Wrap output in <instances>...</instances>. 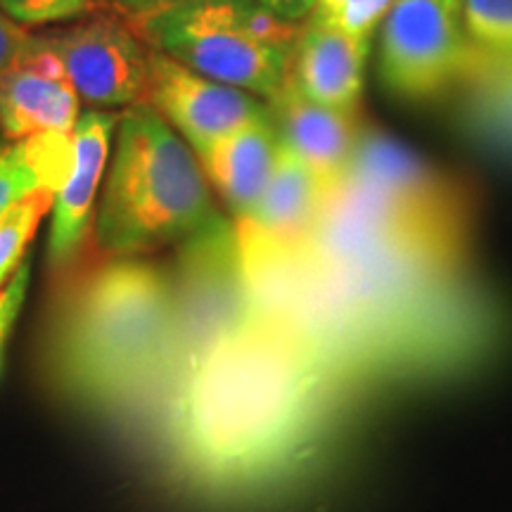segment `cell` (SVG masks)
I'll return each instance as SVG.
<instances>
[{
	"instance_id": "1",
	"label": "cell",
	"mask_w": 512,
	"mask_h": 512,
	"mask_svg": "<svg viewBox=\"0 0 512 512\" xmlns=\"http://www.w3.org/2000/svg\"><path fill=\"white\" fill-rule=\"evenodd\" d=\"M323 396V368L309 339L252 316L164 396L166 451L200 489L261 486L304 456Z\"/></svg>"
},
{
	"instance_id": "2",
	"label": "cell",
	"mask_w": 512,
	"mask_h": 512,
	"mask_svg": "<svg viewBox=\"0 0 512 512\" xmlns=\"http://www.w3.org/2000/svg\"><path fill=\"white\" fill-rule=\"evenodd\" d=\"M174 278L150 261L119 256L64 299L53 342L60 387L98 408L162 396L174 347Z\"/></svg>"
},
{
	"instance_id": "3",
	"label": "cell",
	"mask_w": 512,
	"mask_h": 512,
	"mask_svg": "<svg viewBox=\"0 0 512 512\" xmlns=\"http://www.w3.org/2000/svg\"><path fill=\"white\" fill-rule=\"evenodd\" d=\"M114 133L112 166L95 214V238L107 254H143L226 223L200 159L150 102L126 107Z\"/></svg>"
},
{
	"instance_id": "4",
	"label": "cell",
	"mask_w": 512,
	"mask_h": 512,
	"mask_svg": "<svg viewBox=\"0 0 512 512\" xmlns=\"http://www.w3.org/2000/svg\"><path fill=\"white\" fill-rule=\"evenodd\" d=\"M133 29L145 46L192 72L264 98L290 72L292 50L259 41L247 29L238 0H200L133 22Z\"/></svg>"
},
{
	"instance_id": "5",
	"label": "cell",
	"mask_w": 512,
	"mask_h": 512,
	"mask_svg": "<svg viewBox=\"0 0 512 512\" xmlns=\"http://www.w3.org/2000/svg\"><path fill=\"white\" fill-rule=\"evenodd\" d=\"M475 53L460 0H396L382 19L380 79L403 100L437 98L472 67Z\"/></svg>"
},
{
	"instance_id": "6",
	"label": "cell",
	"mask_w": 512,
	"mask_h": 512,
	"mask_svg": "<svg viewBox=\"0 0 512 512\" xmlns=\"http://www.w3.org/2000/svg\"><path fill=\"white\" fill-rule=\"evenodd\" d=\"M43 43L60 57L76 93L93 107H131L145 100L150 48L112 12L86 15Z\"/></svg>"
},
{
	"instance_id": "7",
	"label": "cell",
	"mask_w": 512,
	"mask_h": 512,
	"mask_svg": "<svg viewBox=\"0 0 512 512\" xmlns=\"http://www.w3.org/2000/svg\"><path fill=\"white\" fill-rule=\"evenodd\" d=\"M145 98L195 155L268 112L252 93L211 81L152 48Z\"/></svg>"
},
{
	"instance_id": "8",
	"label": "cell",
	"mask_w": 512,
	"mask_h": 512,
	"mask_svg": "<svg viewBox=\"0 0 512 512\" xmlns=\"http://www.w3.org/2000/svg\"><path fill=\"white\" fill-rule=\"evenodd\" d=\"M278 140L297 155L330 195L342 188L354 166L361 133L356 112L332 110L297 91L290 76L268 98Z\"/></svg>"
},
{
	"instance_id": "9",
	"label": "cell",
	"mask_w": 512,
	"mask_h": 512,
	"mask_svg": "<svg viewBox=\"0 0 512 512\" xmlns=\"http://www.w3.org/2000/svg\"><path fill=\"white\" fill-rule=\"evenodd\" d=\"M79 100L62 60L38 38L27 57L0 74V131L8 143L38 133H72Z\"/></svg>"
},
{
	"instance_id": "10",
	"label": "cell",
	"mask_w": 512,
	"mask_h": 512,
	"mask_svg": "<svg viewBox=\"0 0 512 512\" xmlns=\"http://www.w3.org/2000/svg\"><path fill=\"white\" fill-rule=\"evenodd\" d=\"M117 121L114 114L102 110H88L76 119L72 131V169L55 195V216L50 228L48 252L50 261L57 266L67 264L86 238Z\"/></svg>"
},
{
	"instance_id": "11",
	"label": "cell",
	"mask_w": 512,
	"mask_h": 512,
	"mask_svg": "<svg viewBox=\"0 0 512 512\" xmlns=\"http://www.w3.org/2000/svg\"><path fill=\"white\" fill-rule=\"evenodd\" d=\"M370 38L306 24L290 55V81L297 91L332 110L356 112L366 79Z\"/></svg>"
},
{
	"instance_id": "12",
	"label": "cell",
	"mask_w": 512,
	"mask_h": 512,
	"mask_svg": "<svg viewBox=\"0 0 512 512\" xmlns=\"http://www.w3.org/2000/svg\"><path fill=\"white\" fill-rule=\"evenodd\" d=\"M278 131L271 112L249 121L197 152L207 181L238 219H247L264 195L278 157Z\"/></svg>"
},
{
	"instance_id": "13",
	"label": "cell",
	"mask_w": 512,
	"mask_h": 512,
	"mask_svg": "<svg viewBox=\"0 0 512 512\" xmlns=\"http://www.w3.org/2000/svg\"><path fill=\"white\" fill-rule=\"evenodd\" d=\"M328 200L330 192L325 185L280 143L271 181L252 216L240 221V228L275 245L302 247L316 233Z\"/></svg>"
},
{
	"instance_id": "14",
	"label": "cell",
	"mask_w": 512,
	"mask_h": 512,
	"mask_svg": "<svg viewBox=\"0 0 512 512\" xmlns=\"http://www.w3.org/2000/svg\"><path fill=\"white\" fill-rule=\"evenodd\" d=\"M72 169V133H38L0 150V219L41 190L55 195Z\"/></svg>"
},
{
	"instance_id": "15",
	"label": "cell",
	"mask_w": 512,
	"mask_h": 512,
	"mask_svg": "<svg viewBox=\"0 0 512 512\" xmlns=\"http://www.w3.org/2000/svg\"><path fill=\"white\" fill-rule=\"evenodd\" d=\"M55 207V192L41 190L15 204L0 219V290L24 264L29 242L34 240L38 226L46 219L48 211Z\"/></svg>"
},
{
	"instance_id": "16",
	"label": "cell",
	"mask_w": 512,
	"mask_h": 512,
	"mask_svg": "<svg viewBox=\"0 0 512 512\" xmlns=\"http://www.w3.org/2000/svg\"><path fill=\"white\" fill-rule=\"evenodd\" d=\"M460 10L479 53L512 57V0H460Z\"/></svg>"
},
{
	"instance_id": "17",
	"label": "cell",
	"mask_w": 512,
	"mask_h": 512,
	"mask_svg": "<svg viewBox=\"0 0 512 512\" xmlns=\"http://www.w3.org/2000/svg\"><path fill=\"white\" fill-rule=\"evenodd\" d=\"M95 0H0V10L19 27H48L91 15Z\"/></svg>"
},
{
	"instance_id": "18",
	"label": "cell",
	"mask_w": 512,
	"mask_h": 512,
	"mask_svg": "<svg viewBox=\"0 0 512 512\" xmlns=\"http://www.w3.org/2000/svg\"><path fill=\"white\" fill-rule=\"evenodd\" d=\"M394 3L396 0H347L344 8L325 27H335L347 31V34L370 38L377 24L392 10Z\"/></svg>"
},
{
	"instance_id": "19",
	"label": "cell",
	"mask_w": 512,
	"mask_h": 512,
	"mask_svg": "<svg viewBox=\"0 0 512 512\" xmlns=\"http://www.w3.org/2000/svg\"><path fill=\"white\" fill-rule=\"evenodd\" d=\"M29 287V264L24 261L17 273L8 280V285L0 290V361H3V349L8 344L12 323H15L19 309H22L24 297Z\"/></svg>"
},
{
	"instance_id": "20",
	"label": "cell",
	"mask_w": 512,
	"mask_h": 512,
	"mask_svg": "<svg viewBox=\"0 0 512 512\" xmlns=\"http://www.w3.org/2000/svg\"><path fill=\"white\" fill-rule=\"evenodd\" d=\"M38 46V38L29 34V29L19 27L17 22L0 10V74L8 72L12 64L27 57Z\"/></svg>"
},
{
	"instance_id": "21",
	"label": "cell",
	"mask_w": 512,
	"mask_h": 512,
	"mask_svg": "<svg viewBox=\"0 0 512 512\" xmlns=\"http://www.w3.org/2000/svg\"><path fill=\"white\" fill-rule=\"evenodd\" d=\"M117 15L128 17V22H140V19H150L162 12L183 8V5L200 3V0H105Z\"/></svg>"
},
{
	"instance_id": "22",
	"label": "cell",
	"mask_w": 512,
	"mask_h": 512,
	"mask_svg": "<svg viewBox=\"0 0 512 512\" xmlns=\"http://www.w3.org/2000/svg\"><path fill=\"white\" fill-rule=\"evenodd\" d=\"M245 3L259 5V8L273 12L275 17L285 19V22L302 24L304 19L311 17L318 0H245Z\"/></svg>"
},
{
	"instance_id": "23",
	"label": "cell",
	"mask_w": 512,
	"mask_h": 512,
	"mask_svg": "<svg viewBox=\"0 0 512 512\" xmlns=\"http://www.w3.org/2000/svg\"><path fill=\"white\" fill-rule=\"evenodd\" d=\"M344 3L347 0H318L309 17V24H330L337 12L344 8Z\"/></svg>"
},
{
	"instance_id": "24",
	"label": "cell",
	"mask_w": 512,
	"mask_h": 512,
	"mask_svg": "<svg viewBox=\"0 0 512 512\" xmlns=\"http://www.w3.org/2000/svg\"><path fill=\"white\" fill-rule=\"evenodd\" d=\"M5 145H8V138H5V136H3V131H0V150H3Z\"/></svg>"
}]
</instances>
